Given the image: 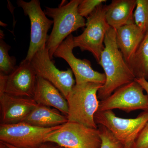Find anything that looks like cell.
<instances>
[{"label": "cell", "instance_id": "cell-1", "mask_svg": "<svg viewBox=\"0 0 148 148\" xmlns=\"http://www.w3.org/2000/svg\"><path fill=\"white\" fill-rule=\"evenodd\" d=\"M104 45L105 48L98 64L103 68L106 76V82L98 92V99L101 101L135 78L117 45L116 29L110 27L108 30Z\"/></svg>", "mask_w": 148, "mask_h": 148}, {"label": "cell", "instance_id": "cell-2", "mask_svg": "<svg viewBox=\"0 0 148 148\" xmlns=\"http://www.w3.org/2000/svg\"><path fill=\"white\" fill-rule=\"evenodd\" d=\"M66 1H63L56 8L46 7L44 11L47 16L53 18V28L46 43L51 60L55 51L66 38L77 29L86 27L85 19L78 10L81 0Z\"/></svg>", "mask_w": 148, "mask_h": 148}, {"label": "cell", "instance_id": "cell-3", "mask_svg": "<svg viewBox=\"0 0 148 148\" xmlns=\"http://www.w3.org/2000/svg\"><path fill=\"white\" fill-rule=\"evenodd\" d=\"M103 85L87 82L75 84L67 98L68 121L76 122L97 129L94 116L98 110V90Z\"/></svg>", "mask_w": 148, "mask_h": 148}, {"label": "cell", "instance_id": "cell-4", "mask_svg": "<svg viewBox=\"0 0 148 148\" xmlns=\"http://www.w3.org/2000/svg\"><path fill=\"white\" fill-rule=\"evenodd\" d=\"M107 5L101 4L88 17L84 31L77 36L73 37L74 47L82 51L90 52L99 64L101 54L105 48L106 34L110 28L106 17Z\"/></svg>", "mask_w": 148, "mask_h": 148}, {"label": "cell", "instance_id": "cell-5", "mask_svg": "<svg viewBox=\"0 0 148 148\" xmlns=\"http://www.w3.org/2000/svg\"><path fill=\"white\" fill-rule=\"evenodd\" d=\"M45 143H53L64 148H101L102 140L98 128L68 121L49 133Z\"/></svg>", "mask_w": 148, "mask_h": 148}, {"label": "cell", "instance_id": "cell-6", "mask_svg": "<svg viewBox=\"0 0 148 148\" xmlns=\"http://www.w3.org/2000/svg\"><path fill=\"white\" fill-rule=\"evenodd\" d=\"M94 121L98 125L107 127L124 146L132 148L136 138L148 122V111L142 112L134 119L116 116L112 110L96 112Z\"/></svg>", "mask_w": 148, "mask_h": 148}, {"label": "cell", "instance_id": "cell-7", "mask_svg": "<svg viewBox=\"0 0 148 148\" xmlns=\"http://www.w3.org/2000/svg\"><path fill=\"white\" fill-rule=\"evenodd\" d=\"M62 125L49 128L33 126L21 122L0 125V142L18 148H37L45 143L46 137Z\"/></svg>", "mask_w": 148, "mask_h": 148}, {"label": "cell", "instance_id": "cell-8", "mask_svg": "<svg viewBox=\"0 0 148 148\" xmlns=\"http://www.w3.org/2000/svg\"><path fill=\"white\" fill-rule=\"evenodd\" d=\"M16 3L18 7L22 8L25 16H29L31 22L30 45L25 58L31 61L35 53L46 45L48 32L53 25V21L47 18L39 0L29 2L18 0Z\"/></svg>", "mask_w": 148, "mask_h": 148}, {"label": "cell", "instance_id": "cell-9", "mask_svg": "<svg viewBox=\"0 0 148 148\" xmlns=\"http://www.w3.org/2000/svg\"><path fill=\"white\" fill-rule=\"evenodd\" d=\"M30 61L37 76L52 84L67 99L76 84L71 69L58 70L51 61L46 45L37 51Z\"/></svg>", "mask_w": 148, "mask_h": 148}, {"label": "cell", "instance_id": "cell-10", "mask_svg": "<svg viewBox=\"0 0 148 148\" xmlns=\"http://www.w3.org/2000/svg\"><path fill=\"white\" fill-rule=\"evenodd\" d=\"M135 80L120 87L99 103L98 112L119 109L127 113L141 110L148 111V95ZM97 111V112H98Z\"/></svg>", "mask_w": 148, "mask_h": 148}, {"label": "cell", "instance_id": "cell-11", "mask_svg": "<svg viewBox=\"0 0 148 148\" xmlns=\"http://www.w3.org/2000/svg\"><path fill=\"white\" fill-rule=\"evenodd\" d=\"M37 76L31 61L25 60L8 75H0V93L33 98Z\"/></svg>", "mask_w": 148, "mask_h": 148}, {"label": "cell", "instance_id": "cell-12", "mask_svg": "<svg viewBox=\"0 0 148 148\" xmlns=\"http://www.w3.org/2000/svg\"><path fill=\"white\" fill-rule=\"evenodd\" d=\"M73 37L71 34L66 38L55 51L53 57L63 58L69 64L75 75L76 84L92 82L104 85L106 82L105 73L94 71L88 60H82L74 55Z\"/></svg>", "mask_w": 148, "mask_h": 148}, {"label": "cell", "instance_id": "cell-13", "mask_svg": "<svg viewBox=\"0 0 148 148\" xmlns=\"http://www.w3.org/2000/svg\"><path fill=\"white\" fill-rule=\"evenodd\" d=\"M37 105L33 98L0 93L1 124H12L22 122Z\"/></svg>", "mask_w": 148, "mask_h": 148}, {"label": "cell", "instance_id": "cell-14", "mask_svg": "<svg viewBox=\"0 0 148 148\" xmlns=\"http://www.w3.org/2000/svg\"><path fill=\"white\" fill-rule=\"evenodd\" d=\"M33 98L37 104L53 107L68 116L69 106L67 100L52 84L40 77L37 76Z\"/></svg>", "mask_w": 148, "mask_h": 148}, {"label": "cell", "instance_id": "cell-15", "mask_svg": "<svg viewBox=\"0 0 148 148\" xmlns=\"http://www.w3.org/2000/svg\"><path fill=\"white\" fill-rule=\"evenodd\" d=\"M145 34L135 23L116 29L117 45L127 64L134 56Z\"/></svg>", "mask_w": 148, "mask_h": 148}, {"label": "cell", "instance_id": "cell-16", "mask_svg": "<svg viewBox=\"0 0 148 148\" xmlns=\"http://www.w3.org/2000/svg\"><path fill=\"white\" fill-rule=\"evenodd\" d=\"M136 0H113L107 5L106 17L111 28L116 30L127 24L135 23L134 10Z\"/></svg>", "mask_w": 148, "mask_h": 148}, {"label": "cell", "instance_id": "cell-17", "mask_svg": "<svg viewBox=\"0 0 148 148\" xmlns=\"http://www.w3.org/2000/svg\"><path fill=\"white\" fill-rule=\"evenodd\" d=\"M22 122L36 127L49 128L65 124L68 122V119L56 109L38 104Z\"/></svg>", "mask_w": 148, "mask_h": 148}, {"label": "cell", "instance_id": "cell-18", "mask_svg": "<svg viewBox=\"0 0 148 148\" xmlns=\"http://www.w3.org/2000/svg\"><path fill=\"white\" fill-rule=\"evenodd\" d=\"M127 64L135 78H144L148 79V32L132 59Z\"/></svg>", "mask_w": 148, "mask_h": 148}, {"label": "cell", "instance_id": "cell-19", "mask_svg": "<svg viewBox=\"0 0 148 148\" xmlns=\"http://www.w3.org/2000/svg\"><path fill=\"white\" fill-rule=\"evenodd\" d=\"M11 47L3 40L0 38V75H8L16 68V59L14 56H10L9 51Z\"/></svg>", "mask_w": 148, "mask_h": 148}, {"label": "cell", "instance_id": "cell-20", "mask_svg": "<svg viewBox=\"0 0 148 148\" xmlns=\"http://www.w3.org/2000/svg\"><path fill=\"white\" fill-rule=\"evenodd\" d=\"M135 24L145 34L148 32V0H136Z\"/></svg>", "mask_w": 148, "mask_h": 148}, {"label": "cell", "instance_id": "cell-21", "mask_svg": "<svg viewBox=\"0 0 148 148\" xmlns=\"http://www.w3.org/2000/svg\"><path fill=\"white\" fill-rule=\"evenodd\" d=\"M102 143L101 148H125L124 146L107 127L98 125Z\"/></svg>", "mask_w": 148, "mask_h": 148}, {"label": "cell", "instance_id": "cell-22", "mask_svg": "<svg viewBox=\"0 0 148 148\" xmlns=\"http://www.w3.org/2000/svg\"><path fill=\"white\" fill-rule=\"evenodd\" d=\"M106 0H81L78 10L80 16L88 18L98 6L106 2Z\"/></svg>", "mask_w": 148, "mask_h": 148}, {"label": "cell", "instance_id": "cell-23", "mask_svg": "<svg viewBox=\"0 0 148 148\" xmlns=\"http://www.w3.org/2000/svg\"><path fill=\"white\" fill-rule=\"evenodd\" d=\"M132 148H148V122L136 138Z\"/></svg>", "mask_w": 148, "mask_h": 148}, {"label": "cell", "instance_id": "cell-24", "mask_svg": "<svg viewBox=\"0 0 148 148\" xmlns=\"http://www.w3.org/2000/svg\"><path fill=\"white\" fill-rule=\"evenodd\" d=\"M135 80L141 86L144 90H145L146 92H147V95H148V82L147 80L146 79L144 78H135Z\"/></svg>", "mask_w": 148, "mask_h": 148}, {"label": "cell", "instance_id": "cell-25", "mask_svg": "<svg viewBox=\"0 0 148 148\" xmlns=\"http://www.w3.org/2000/svg\"><path fill=\"white\" fill-rule=\"evenodd\" d=\"M45 143H46L43 144L40 147H39L37 148H64L62 147H60V146L58 145H51L46 144ZM4 144L5 145L6 148H18L16 147H14V146L11 145H8V144H5V143H4Z\"/></svg>", "mask_w": 148, "mask_h": 148}, {"label": "cell", "instance_id": "cell-26", "mask_svg": "<svg viewBox=\"0 0 148 148\" xmlns=\"http://www.w3.org/2000/svg\"><path fill=\"white\" fill-rule=\"evenodd\" d=\"M0 148H6L5 144L1 142H0Z\"/></svg>", "mask_w": 148, "mask_h": 148}]
</instances>
